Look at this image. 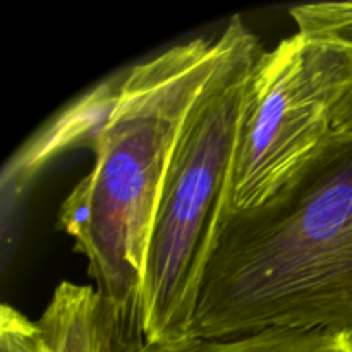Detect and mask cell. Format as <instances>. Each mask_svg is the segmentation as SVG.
<instances>
[{"instance_id": "obj_3", "label": "cell", "mask_w": 352, "mask_h": 352, "mask_svg": "<svg viewBox=\"0 0 352 352\" xmlns=\"http://www.w3.org/2000/svg\"><path fill=\"white\" fill-rule=\"evenodd\" d=\"M220 36L222 58L186 117L158 201L141 298L144 342L191 337L223 215L244 93L263 48L241 16Z\"/></svg>"}, {"instance_id": "obj_8", "label": "cell", "mask_w": 352, "mask_h": 352, "mask_svg": "<svg viewBox=\"0 0 352 352\" xmlns=\"http://www.w3.org/2000/svg\"><path fill=\"white\" fill-rule=\"evenodd\" d=\"M0 352H47L38 323L9 305L0 308Z\"/></svg>"}, {"instance_id": "obj_4", "label": "cell", "mask_w": 352, "mask_h": 352, "mask_svg": "<svg viewBox=\"0 0 352 352\" xmlns=\"http://www.w3.org/2000/svg\"><path fill=\"white\" fill-rule=\"evenodd\" d=\"M352 89V43L298 31L263 50L241 110L223 215L258 208L333 134Z\"/></svg>"}, {"instance_id": "obj_2", "label": "cell", "mask_w": 352, "mask_h": 352, "mask_svg": "<svg viewBox=\"0 0 352 352\" xmlns=\"http://www.w3.org/2000/svg\"><path fill=\"white\" fill-rule=\"evenodd\" d=\"M222 52L220 34L195 38L120 74L91 170L58 210V227L86 258L117 352L144 344L141 298L162 188L186 117Z\"/></svg>"}, {"instance_id": "obj_5", "label": "cell", "mask_w": 352, "mask_h": 352, "mask_svg": "<svg viewBox=\"0 0 352 352\" xmlns=\"http://www.w3.org/2000/svg\"><path fill=\"white\" fill-rule=\"evenodd\" d=\"M47 352H117L95 287L60 282L38 320Z\"/></svg>"}, {"instance_id": "obj_7", "label": "cell", "mask_w": 352, "mask_h": 352, "mask_svg": "<svg viewBox=\"0 0 352 352\" xmlns=\"http://www.w3.org/2000/svg\"><path fill=\"white\" fill-rule=\"evenodd\" d=\"M298 31L332 34L352 43V2H318L294 6L289 10ZM333 131L352 134V89L340 103Z\"/></svg>"}, {"instance_id": "obj_6", "label": "cell", "mask_w": 352, "mask_h": 352, "mask_svg": "<svg viewBox=\"0 0 352 352\" xmlns=\"http://www.w3.org/2000/svg\"><path fill=\"white\" fill-rule=\"evenodd\" d=\"M134 352H352V336L272 329L229 339L186 337L168 342H144Z\"/></svg>"}, {"instance_id": "obj_1", "label": "cell", "mask_w": 352, "mask_h": 352, "mask_svg": "<svg viewBox=\"0 0 352 352\" xmlns=\"http://www.w3.org/2000/svg\"><path fill=\"white\" fill-rule=\"evenodd\" d=\"M352 336V134L333 131L268 201L222 215L191 337Z\"/></svg>"}]
</instances>
